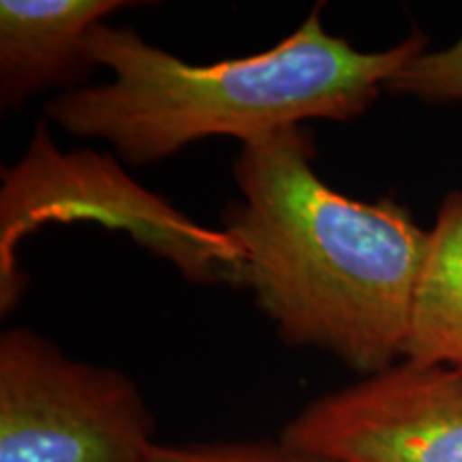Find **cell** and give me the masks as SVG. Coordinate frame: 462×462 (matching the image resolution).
<instances>
[{
    "label": "cell",
    "mask_w": 462,
    "mask_h": 462,
    "mask_svg": "<svg viewBox=\"0 0 462 462\" xmlns=\"http://www.w3.org/2000/svg\"><path fill=\"white\" fill-rule=\"evenodd\" d=\"M279 443L332 462H462V373L396 362L306 404Z\"/></svg>",
    "instance_id": "5b68a950"
},
{
    "label": "cell",
    "mask_w": 462,
    "mask_h": 462,
    "mask_svg": "<svg viewBox=\"0 0 462 462\" xmlns=\"http://www.w3.org/2000/svg\"><path fill=\"white\" fill-rule=\"evenodd\" d=\"M195 454L208 462H332L302 452H293L273 441L195 443Z\"/></svg>",
    "instance_id": "9c48e42d"
},
{
    "label": "cell",
    "mask_w": 462,
    "mask_h": 462,
    "mask_svg": "<svg viewBox=\"0 0 462 462\" xmlns=\"http://www.w3.org/2000/svg\"><path fill=\"white\" fill-rule=\"evenodd\" d=\"M51 221H97L125 229L167 259L189 282L245 287V253L223 229H208L170 201L137 187L112 157L60 152L48 126L37 125L26 154L3 170L0 190V310L7 315L26 289L15 248Z\"/></svg>",
    "instance_id": "3957f363"
},
{
    "label": "cell",
    "mask_w": 462,
    "mask_h": 462,
    "mask_svg": "<svg viewBox=\"0 0 462 462\" xmlns=\"http://www.w3.org/2000/svg\"><path fill=\"white\" fill-rule=\"evenodd\" d=\"M404 360L462 373V193L452 190L429 229L415 285Z\"/></svg>",
    "instance_id": "52a82bcc"
},
{
    "label": "cell",
    "mask_w": 462,
    "mask_h": 462,
    "mask_svg": "<svg viewBox=\"0 0 462 462\" xmlns=\"http://www.w3.org/2000/svg\"><path fill=\"white\" fill-rule=\"evenodd\" d=\"M143 3L126 0H3L0 103L20 109L51 88L75 90L97 65L88 37L106 17Z\"/></svg>",
    "instance_id": "8992f818"
},
{
    "label": "cell",
    "mask_w": 462,
    "mask_h": 462,
    "mask_svg": "<svg viewBox=\"0 0 462 462\" xmlns=\"http://www.w3.org/2000/svg\"><path fill=\"white\" fill-rule=\"evenodd\" d=\"M398 97H415L429 103L462 101V34L452 45L426 51L385 84Z\"/></svg>",
    "instance_id": "ba28073f"
},
{
    "label": "cell",
    "mask_w": 462,
    "mask_h": 462,
    "mask_svg": "<svg viewBox=\"0 0 462 462\" xmlns=\"http://www.w3.org/2000/svg\"><path fill=\"white\" fill-rule=\"evenodd\" d=\"M142 462H208L201 456L195 454V449L190 446L182 448H171V446H154L150 449L146 458Z\"/></svg>",
    "instance_id": "30bf717a"
},
{
    "label": "cell",
    "mask_w": 462,
    "mask_h": 462,
    "mask_svg": "<svg viewBox=\"0 0 462 462\" xmlns=\"http://www.w3.org/2000/svg\"><path fill=\"white\" fill-rule=\"evenodd\" d=\"M321 17L317 3L273 50L212 65H193L133 28L101 22L88 54L114 79L60 92L45 103V116L69 135L107 142L125 163L152 165L206 137L246 143L306 120H354L429 51L420 31L383 51H360L326 32Z\"/></svg>",
    "instance_id": "7a4b0ae2"
},
{
    "label": "cell",
    "mask_w": 462,
    "mask_h": 462,
    "mask_svg": "<svg viewBox=\"0 0 462 462\" xmlns=\"http://www.w3.org/2000/svg\"><path fill=\"white\" fill-rule=\"evenodd\" d=\"M302 125L242 143V199L223 231L245 253V287L291 346H317L362 377L402 357L429 229L392 198L373 204L328 187Z\"/></svg>",
    "instance_id": "6da1fadb"
},
{
    "label": "cell",
    "mask_w": 462,
    "mask_h": 462,
    "mask_svg": "<svg viewBox=\"0 0 462 462\" xmlns=\"http://www.w3.org/2000/svg\"><path fill=\"white\" fill-rule=\"evenodd\" d=\"M157 421L135 381L28 328L0 337V462H142Z\"/></svg>",
    "instance_id": "277c9868"
}]
</instances>
